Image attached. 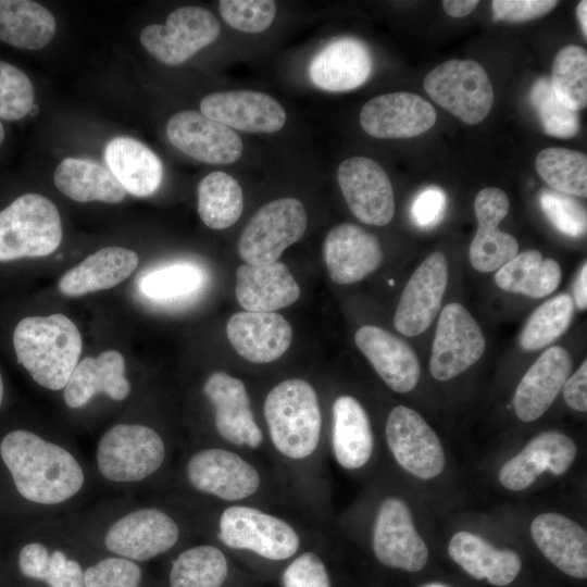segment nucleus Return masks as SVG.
I'll return each mask as SVG.
<instances>
[{
	"mask_svg": "<svg viewBox=\"0 0 587 587\" xmlns=\"http://www.w3.org/2000/svg\"><path fill=\"white\" fill-rule=\"evenodd\" d=\"M423 85L437 104L470 125L487 117L494 103L489 77L473 60L444 62L426 75Z\"/></svg>",
	"mask_w": 587,
	"mask_h": 587,
	"instance_id": "6",
	"label": "nucleus"
},
{
	"mask_svg": "<svg viewBox=\"0 0 587 587\" xmlns=\"http://www.w3.org/2000/svg\"><path fill=\"white\" fill-rule=\"evenodd\" d=\"M337 180L350 211L359 221L384 226L392 220V186L377 162L365 157L347 159L338 166Z\"/></svg>",
	"mask_w": 587,
	"mask_h": 587,
	"instance_id": "12",
	"label": "nucleus"
},
{
	"mask_svg": "<svg viewBox=\"0 0 587 587\" xmlns=\"http://www.w3.org/2000/svg\"><path fill=\"white\" fill-rule=\"evenodd\" d=\"M0 455L18 494L35 503L67 501L85 482L83 469L70 451L29 430L8 433L0 442Z\"/></svg>",
	"mask_w": 587,
	"mask_h": 587,
	"instance_id": "1",
	"label": "nucleus"
},
{
	"mask_svg": "<svg viewBox=\"0 0 587 587\" xmlns=\"http://www.w3.org/2000/svg\"><path fill=\"white\" fill-rule=\"evenodd\" d=\"M2 400H3V382H2V376L0 373V407L2 404Z\"/></svg>",
	"mask_w": 587,
	"mask_h": 587,
	"instance_id": "58",
	"label": "nucleus"
},
{
	"mask_svg": "<svg viewBox=\"0 0 587 587\" xmlns=\"http://www.w3.org/2000/svg\"><path fill=\"white\" fill-rule=\"evenodd\" d=\"M308 216L296 198L273 200L251 217L239 241L238 253L251 265L274 263L292 243L302 238Z\"/></svg>",
	"mask_w": 587,
	"mask_h": 587,
	"instance_id": "7",
	"label": "nucleus"
},
{
	"mask_svg": "<svg viewBox=\"0 0 587 587\" xmlns=\"http://www.w3.org/2000/svg\"><path fill=\"white\" fill-rule=\"evenodd\" d=\"M236 298L250 312H274L296 302L300 287L282 262L241 264L236 270Z\"/></svg>",
	"mask_w": 587,
	"mask_h": 587,
	"instance_id": "29",
	"label": "nucleus"
},
{
	"mask_svg": "<svg viewBox=\"0 0 587 587\" xmlns=\"http://www.w3.org/2000/svg\"><path fill=\"white\" fill-rule=\"evenodd\" d=\"M539 176L553 189L569 196L587 195V155L560 147H549L536 157Z\"/></svg>",
	"mask_w": 587,
	"mask_h": 587,
	"instance_id": "40",
	"label": "nucleus"
},
{
	"mask_svg": "<svg viewBox=\"0 0 587 587\" xmlns=\"http://www.w3.org/2000/svg\"><path fill=\"white\" fill-rule=\"evenodd\" d=\"M166 135L175 148L208 164L234 163L243 149L241 138L234 129L191 110L172 115L166 124Z\"/></svg>",
	"mask_w": 587,
	"mask_h": 587,
	"instance_id": "14",
	"label": "nucleus"
},
{
	"mask_svg": "<svg viewBox=\"0 0 587 587\" xmlns=\"http://www.w3.org/2000/svg\"><path fill=\"white\" fill-rule=\"evenodd\" d=\"M333 451L345 469L363 466L374 447L369 416L360 402L351 396H340L333 404Z\"/></svg>",
	"mask_w": 587,
	"mask_h": 587,
	"instance_id": "34",
	"label": "nucleus"
},
{
	"mask_svg": "<svg viewBox=\"0 0 587 587\" xmlns=\"http://www.w3.org/2000/svg\"><path fill=\"white\" fill-rule=\"evenodd\" d=\"M563 397L566 404L578 412L587 411V362L579 365L577 371L569 376L563 385Z\"/></svg>",
	"mask_w": 587,
	"mask_h": 587,
	"instance_id": "54",
	"label": "nucleus"
},
{
	"mask_svg": "<svg viewBox=\"0 0 587 587\" xmlns=\"http://www.w3.org/2000/svg\"><path fill=\"white\" fill-rule=\"evenodd\" d=\"M198 213L212 229H225L238 221L243 209L242 189L229 174L215 171L197 189Z\"/></svg>",
	"mask_w": 587,
	"mask_h": 587,
	"instance_id": "38",
	"label": "nucleus"
},
{
	"mask_svg": "<svg viewBox=\"0 0 587 587\" xmlns=\"http://www.w3.org/2000/svg\"><path fill=\"white\" fill-rule=\"evenodd\" d=\"M477 4V0H446L442 2L446 13L455 18L466 16Z\"/></svg>",
	"mask_w": 587,
	"mask_h": 587,
	"instance_id": "56",
	"label": "nucleus"
},
{
	"mask_svg": "<svg viewBox=\"0 0 587 587\" xmlns=\"http://www.w3.org/2000/svg\"><path fill=\"white\" fill-rule=\"evenodd\" d=\"M424 587H447V586H445L442 584H429V585H426Z\"/></svg>",
	"mask_w": 587,
	"mask_h": 587,
	"instance_id": "60",
	"label": "nucleus"
},
{
	"mask_svg": "<svg viewBox=\"0 0 587 587\" xmlns=\"http://www.w3.org/2000/svg\"><path fill=\"white\" fill-rule=\"evenodd\" d=\"M386 439L396 461L412 475L430 479L445 466V453L436 433L413 409L397 405L386 422Z\"/></svg>",
	"mask_w": 587,
	"mask_h": 587,
	"instance_id": "11",
	"label": "nucleus"
},
{
	"mask_svg": "<svg viewBox=\"0 0 587 587\" xmlns=\"http://www.w3.org/2000/svg\"><path fill=\"white\" fill-rule=\"evenodd\" d=\"M138 262V254L130 249L102 248L65 272L58 282V289L66 297L110 289L128 278Z\"/></svg>",
	"mask_w": 587,
	"mask_h": 587,
	"instance_id": "31",
	"label": "nucleus"
},
{
	"mask_svg": "<svg viewBox=\"0 0 587 587\" xmlns=\"http://www.w3.org/2000/svg\"><path fill=\"white\" fill-rule=\"evenodd\" d=\"M62 237L60 213L42 195H22L0 211V262L49 255Z\"/></svg>",
	"mask_w": 587,
	"mask_h": 587,
	"instance_id": "4",
	"label": "nucleus"
},
{
	"mask_svg": "<svg viewBox=\"0 0 587 587\" xmlns=\"http://www.w3.org/2000/svg\"><path fill=\"white\" fill-rule=\"evenodd\" d=\"M199 271L187 264L172 265L146 275L141 291L153 299H170L193 291L200 284Z\"/></svg>",
	"mask_w": 587,
	"mask_h": 587,
	"instance_id": "46",
	"label": "nucleus"
},
{
	"mask_svg": "<svg viewBox=\"0 0 587 587\" xmlns=\"http://www.w3.org/2000/svg\"><path fill=\"white\" fill-rule=\"evenodd\" d=\"M16 359L34 380L50 390L63 389L82 353V336L66 315L28 316L13 333Z\"/></svg>",
	"mask_w": 587,
	"mask_h": 587,
	"instance_id": "2",
	"label": "nucleus"
},
{
	"mask_svg": "<svg viewBox=\"0 0 587 587\" xmlns=\"http://www.w3.org/2000/svg\"><path fill=\"white\" fill-rule=\"evenodd\" d=\"M330 279L339 285L357 283L378 268L383 251L378 239L367 230L344 223L330 229L323 246Z\"/></svg>",
	"mask_w": 587,
	"mask_h": 587,
	"instance_id": "22",
	"label": "nucleus"
},
{
	"mask_svg": "<svg viewBox=\"0 0 587 587\" xmlns=\"http://www.w3.org/2000/svg\"><path fill=\"white\" fill-rule=\"evenodd\" d=\"M486 340L480 326L460 303L447 304L440 312L434 337L429 371L447 382L466 371L484 354Z\"/></svg>",
	"mask_w": 587,
	"mask_h": 587,
	"instance_id": "10",
	"label": "nucleus"
},
{
	"mask_svg": "<svg viewBox=\"0 0 587 587\" xmlns=\"http://www.w3.org/2000/svg\"><path fill=\"white\" fill-rule=\"evenodd\" d=\"M218 9L230 27L250 34L267 29L276 15L272 0H221Z\"/></svg>",
	"mask_w": 587,
	"mask_h": 587,
	"instance_id": "47",
	"label": "nucleus"
},
{
	"mask_svg": "<svg viewBox=\"0 0 587 587\" xmlns=\"http://www.w3.org/2000/svg\"><path fill=\"white\" fill-rule=\"evenodd\" d=\"M34 104L35 89L29 77L15 65L0 60V118L22 120Z\"/></svg>",
	"mask_w": 587,
	"mask_h": 587,
	"instance_id": "44",
	"label": "nucleus"
},
{
	"mask_svg": "<svg viewBox=\"0 0 587 587\" xmlns=\"http://www.w3.org/2000/svg\"><path fill=\"white\" fill-rule=\"evenodd\" d=\"M372 542L376 558L387 566L419 572L427 563V546L415 529L410 509L398 498L382 502Z\"/></svg>",
	"mask_w": 587,
	"mask_h": 587,
	"instance_id": "13",
	"label": "nucleus"
},
{
	"mask_svg": "<svg viewBox=\"0 0 587 587\" xmlns=\"http://www.w3.org/2000/svg\"><path fill=\"white\" fill-rule=\"evenodd\" d=\"M125 369V359L116 350L84 358L77 363L64 387L66 405L71 409L83 408L99 392L115 401L125 400L132 389Z\"/></svg>",
	"mask_w": 587,
	"mask_h": 587,
	"instance_id": "30",
	"label": "nucleus"
},
{
	"mask_svg": "<svg viewBox=\"0 0 587 587\" xmlns=\"http://www.w3.org/2000/svg\"><path fill=\"white\" fill-rule=\"evenodd\" d=\"M569 351L552 346L527 370L513 396V408L523 422L539 419L553 403L572 371Z\"/></svg>",
	"mask_w": 587,
	"mask_h": 587,
	"instance_id": "23",
	"label": "nucleus"
},
{
	"mask_svg": "<svg viewBox=\"0 0 587 587\" xmlns=\"http://www.w3.org/2000/svg\"><path fill=\"white\" fill-rule=\"evenodd\" d=\"M55 187L77 202L117 203L126 191L113 174L93 160L66 158L55 168Z\"/></svg>",
	"mask_w": 587,
	"mask_h": 587,
	"instance_id": "35",
	"label": "nucleus"
},
{
	"mask_svg": "<svg viewBox=\"0 0 587 587\" xmlns=\"http://www.w3.org/2000/svg\"><path fill=\"white\" fill-rule=\"evenodd\" d=\"M104 159L125 191L135 197L151 196L162 183L160 158L137 139L126 136L111 139L105 146Z\"/></svg>",
	"mask_w": 587,
	"mask_h": 587,
	"instance_id": "32",
	"label": "nucleus"
},
{
	"mask_svg": "<svg viewBox=\"0 0 587 587\" xmlns=\"http://www.w3.org/2000/svg\"><path fill=\"white\" fill-rule=\"evenodd\" d=\"M436 111L424 98L412 92H391L367 101L360 112L365 133L376 138H410L430 129Z\"/></svg>",
	"mask_w": 587,
	"mask_h": 587,
	"instance_id": "18",
	"label": "nucleus"
},
{
	"mask_svg": "<svg viewBox=\"0 0 587 587\" xmlns=\"http://www.w3.org/2000/svg\"><path fill=\"white\" fill-rule=\"evenodd\" d=\"M203 115L246 133H276L286 122L282 104L271 96L253 90L210 93L200 102Z\"/></svg>",
	"mask_w": 587,
	"mask_h": 587,
	"instance_id": "20",
	"label": "nucleus"
},
{
	"mask_svg": "<svg viewBox=\"0 0 587 587\" xmlns=\"http://www.w3.org/2000/svg\"><path fill=\"white\" fill-rule=\"evenodd\" d=\"M228 573L227 560L213 546H196L183 551L173 562L171 587H221Z\"/></svg>",
	"mask_w": 587,
	"mask_h": 587,
	"instance_id": "39",
	"label": "nucleus"
},
{
	"mask_svg": "<svg viewBox=\"0 0 587 587\" xmlns=\"http://www.w3.org/2000/svg\"><path fill=\"white\" fill-rule=\"evenodd\" d=\"M448 552L469 575L476 579L485 578L494 586L512 583L522 566L515 551L496 549L482 537L466 530L452 536Z\"/></svg>",
	"mask_w": 587,
	"mask_h": 587,
	"instance_id": "33",
	"label": "nucleus"
},
{
	"mask_svg": "<svg viewBox=\"0 0 587 587\" xmlns=\"http://www.w3.org/2000/svg\"><path fill=\"white\" fill-rule=\"evenodd\" d=\"M561 277V267L555 260L544 259L538 250L530 249L517 253L498 268L495 283L508 292L544 298L558 288Z\"/></svg>",
	"mask_w": 587,
	"mask_h": 587,
	"instance_id": "37",
	"label": "nucleus"
},
{
	"mask_svg": "<svg viewBox=\"0 0 587 587\" xmlns=\"http://www.w3.org/2000/svg\"><path fill=\"white\" fill-rule=\"evenodd\" d=\"M574 315L571 295L560 294L544 302L529 316L521 336L520 345L525 351L547 347L569 328Z\"/></svg>",
	"mask_w": 587,
	"mask_h": 587,
	"instance_id": "41",
	"label": "nucleus"
},
{
	"mask_svg": "<svg viewBox=\"0 0 587 587\" xmlns=\"http://www.w3.org/2000/svg\"><path fill=\"white\" fill-rule=\"evenodd\" d=\"M573 301L575 305L584 311L587 308V265L586 262L579 268L573 287Z\"/></svg>",
	"mask_w": 587,
	"mask_h": 587,
	"instance_id": "55",
	"label": "nucleus"
},
{
	"mask_svg": "<svg viewBox=\"0 0 587 587\" xmlns=\"http://www.w3.org/2000/svg\"><path fill=\"white\" fill-rule=\"evenodd\" d=\"M447 207L445 191L438 186L422 189L414 198L410 213L420 228H432L442 220Z\"/></svg>",
	"mask_w": 587,
	"mask_h": 587,
	"instance_id": "50",
	"label": "nucleus"
},
{
	"mask_svg": "<svg viewBox=\"0 0 587 587\" xmlns=\"http://www.w3.org/2000/svg\"><path fill=\"white\" fill-rule=\"evenodd\" d=\"M226 334L233 348L253 363L280 358L292 340L289 322L276 312H238L227 322Z\"/></svg>",
	"mask_w": 587,
	"mask_h": 587,
	"instance_id": "24",
	"label": "nucleus"
},
{
	"mask_svg": "<svg viewBox=\"0 0 587 587\" xmlns=\"http://www.w3.org/2000/svg\"><path fill=\"white\" fill-rule=\"evenodd\" d=\"M530 534L541 553L569 576L587 577V533L573 520L554 512L537 515Z\"/></svg>",
	"mask_w": 587,
	"mask_h": 587,
	"instance_id": "28",
	"label": "nucleus"
},
{
	"mask_svg": "<svg viewBox=\"0 0 587 587\" xmlns=\"http://www.w3.org/2000/svg\"><path fill=\"white\" fill-rule=\"evenodd\" d=\"M558 4L554 0H494L496 20L524 22L547 14Z\"/></svg>",
	"mask_w": 587,
	"mask_h": 587,
	"instance_id": "51",
	"label": "nucleus"
},
{
	"mask_svg": "<svg viewBox=\"0 0 587 587\" xmlns=\"http://www.w3.org/2000/svg\"><path fill=\"white\" fill-rule=\"evenodd\" d=\"M165 446L160 435L141 424H117L101 437L97 465L102 476L115 483L139 482L162 465Z\"/></svg>",
	"mask_w": 587,
	"mask_h": 587,
	"instance_id": "5",
	"label": "nucleus"
},
{
	"mask_svg": "<svg viewBox=\"0 0 587 587\" xmlns=\"http://www.w3.org/2000/svg\"><path fill=\"white\" fill-rule=\"evenodd\" d=\"M373 60L366 45L352 37L332 40L312 59L309 76L312 83L327 91L355 89L371 76Z\"/></svg>",
	"mask_w": 587,
	"mask_h": 587,
	"instance_id": "27",
	"label": "nucleus"
},
{
	"mask_svg": "<svg viewBox=\"0 0 587 587\" xmlns=\"http://www.w3.org/2000/svg\"><path fill=\"white\" fill-rule=\"evenodd\" d=\"M529 99L546 134L558 138H571L578 133L580 120L577 111L566 108L559 101L549 77H539L533 84Z\"/></svg>",
	"mask_w": 587,
	"mask_h": 587,
	"instance_id": "43",
	"label": "nucleus"
},
{
	"mask_svg": "<svg viewBox=\"0 0 587 587\" xmlns=\"http://www.w3.org/2000/svg\"><path fill=\"white\" fill-rule=\"evenodd\" d=\"M221 25L209 10L180 7L171 12L164 25L151 24L140 33L143 48L167 65H178L216 40Z\"/></svg>",
	"mask_w": 587,
	"mask_h": 587,
	"instance_id": "8",
	"label": "nucleus"
},
{
	"mask_svg": "<svg viewBox=\"0 0 587 587\" xmlns=\"http://www.w3.org/2000/svg\"><path fill=\"white\" fill-rule=\"evenodd\" d=\"M4 139V128L2 123L0 122V145L3 142Z\"/></svg>",
	"mask_w": 587,
	"mask_h": 587,
	"instance_id": "59",
	"label": "nucleus"
},
{
	"mask_svg": "<svg viewBox=\"0 0 587 587\" xmlns=\"http://www.w3.org/2000/svg\"><path fill=\"white\" fill-rule=\"evenodd\" d=\"M57 30L52 13L30 0H0V40L20 49L47 46Z\"/></svg>",
	"mask_w": 587,
	"mask_h": 587,
	"instance_id": "36",
	"label": "nucleus"
},
{
	"mask_svg": "<svg viewBox=\"0 0 587 587\" xmlns=\"http://www.w3.org/2000/svg\"><path fill=\"white\" fill-rule=\"evenodd\" d=\"M140 579V567L122 557L105 558L84 572L85 587H138Z\"/></svg>",
	"mask_w": 587,
	"mask_h": 587,
	"instance_id": "48",
	"label": "nucleus"
},
{
	"mask_svg": "<svg viewBox=\"0 0 587 587\" xmlns=\"http://www.w3.org/2000/svg\"><path fill=\"white\" fill-rule=\"evenodd\" d=\"M43 582L49 587H85L84 572L79 563L59 550L50 554Z\"/></svg>",
	"mask_w": 587,
	"mask_h": 587,
	"instance_id": "52",
	"label": "nucleus"
},
{
	"mask_svg": "<svg viewBox=\"0 0 587 587\" xmlns=\"http://www.w3.org/2000/svg\"><path fill=\"white\" fill-rule=\"evenodd\" d=\"M538 201L547 218L560 233L570 237L586 234V210L572 196L545 188L539 192Z\"/></svg>",
	"mask_w": 587,
	"mask_h": 587,
	"instance_id": "45",
	"label": "nucleus"
},
{
	"mask_svg": "<svg viewBox=\"0 0 587 587\" xmlns=\"http://www.w3.org/2000/svg\"><path fill=\"white\" fill-rule=\"evenodd\" d=\"M264 415L273 445L290 459H303L316 449L321 411L314 388L304 379L276 385L264 401Z\"/></svg>",
	"mask_w": 587,
	"mask_h": 587,
	"instance_id": "3",
	"label": "nucleus"
},
{
	"mask_svg": "<svg viewBox=\"0 0 587 587\" xmlns=\"http://www.w3.org/2000/svg\"><path fill=\"white\" fill-rule=\"evenodd\" d=\"M575 442L565 434L550 430L535 436L500 469V484L513 491L528 488L545 471L565 473L576 455Z\"/></svg>",
	"mask_w": 587,
	"mask_h": 587,
	"instance_id": "21",
	"label": "nucleus"
},
{
	"mask_svg": "<svg viewBox=\"0 0 587 587\" xmlns=\"http://www.w3.org/2000/svg\"><path fill=\"white\" fill-rule=\"evenodd\" d=\"M203 391L215 410V426L220 435L232 444L257 448L263 435L250 409L243 383L223 372L211 374Z\"/></svg>",
	"mask_w": 587,
	"mask_h": 587,
	"instance_id": "25",
	"label": "nucleus"
},
{
	"mask_svg": "<svg viewBox=\"0 0 587 587\" xmlns=\"http://www.w3.org/2000/svg\"><path fill=\"white\" fill-rule=\"evenodd\" d=\"M50 554L47 547L40 542L25 545L18 554V570L30 579L43 580Z\"/></svg>",
	"mask_w": 587,
	"mask_h": 587,
	"instance_id": "53",
	"label": "nucleus"
},
{
	"mask_svg": "<svg viewBox=\"0 0 587 587\" xmlns=\"http://www.w3.org/2000/svg\"><path fill=\"white\" fill-rule=\"evenodd\" d=\"M509 209V198L499 188L487 187L477 193L474 201L477 229L469 249L470 262L476 271H497L519 253L517 240L499 229Z\"/></svg>",
	"mask_w": 587,
	"mask_h": 587,
	"instance_id": "17",
	"label": "nucleus"
},
{
	"mask_svg": "<svg viewBox=\"0 0 587 587\" xmlns=\"http://www.w3.org/2000/svg\"><path fill=\"white\" fill-rule=\"evenodd\" d=\"M448 282V264L442 252L430 253L413 272L400 297L395 328L413 337L422 334L437 315Z\"/></svg>",
	"mask_w": 587,
	"mask_h": 587,
	"instance_id": "16",
	"label": "nucleus"
},
{
	"mask_svg": "<svg viewBox=\"0 0 587 587\" xmlns=\"http://www.w3.org/2000/svg\"><path fill=\"white\" fill-rule=\"evenodd\" d=\"M576 15L578 17L584 36H587V1H580L576 9Z\"/></svg>",
	"mask_w": 587,
	"mask_h": 587,
	"instance_id": "57",
	"label": "nucleus"
},
{
	"mask_svg": "<svg viewBox=\"0 0 587 587\" xmlns=\"http://www.w3.org/2000/svg\"><path fill=\"white\" fill-rule=\"evenodd\" d=\"M175 521L161 510L132 511L108 529L104 544L113 553L135 561H147L170 550L177 541Z\"/></svg>",
	"mask_w": 587,
	"mask_h": 587,
	"instance_id": "15",
	"label": "nucleus"
},
{
	"mask_svg": "<svg viewBox=\"0 0 587 587\" xmlns=\"http://www.w3.org/2000/svg\"><path fill=\"white\" fill-rule=\"evenodd\" d=\"M354 341L394 391L403 394L416 386L420 378L419 359L405 341L374 325L360 327L354 335Z\"/></svg>",
	"mask_w": 587,
	"mask_h": 587,
	"instance_id": "26",
	"label": "nucleus"
},
{
	"mask_svg": "<svg viewBox=\"0 0 587 587\" xmlns=\"http://www.w3.org/2000/svg\"><path fill=\"white\" fill-rule=\"evenodd\" d=\"M559 101L578 111L587 104V53L579 46L562 48L555 55L550 78Z\"/></svg>",
	"mask_w": 587,
	"mask_h": 587,
	"instance_id": "42",
	"label": "nucleus"
},
{
	"mask_svg": "<svg viewBox=\"0 0 587 587\" xmlns=\"http://www.w3.org/2000/svg\"><path fill=\"white\" fill-rule=\"evenodd\" d=\"M187 476L197 490L228 501L245 499L260 486V475L250 463L216 448L195 453L187 463Z\"/></svg>",
	"mask_w": 587,
	"mask_h": 587,
	"instance_id": "19",
	"label": "nucleus"
},
{
	"mask_svg": "<svg viewBox=\"0 0 587 587\" xmlns=\"http://www.w3.org/2000/svg\"><path fill=\"white\" fill-rule=\"evenodd\" d=\"M218 538L229 548L251 550L270 560L288 559L300 545L298 534L285 521L242 505L223 511Z\"/></svg>",
	"mask_w": 587,
	"mask_h": 587,
	"instance_id": "9",
	"label": "nucleus"
},
{
	"mask_svg": "<svg viewBox=\"0 0 587 587\" xmlns=\"http://www.w3.org/2000/svg\"><path fill=\"white\" fill-rule=\"evenodd\" d=\"M284 587H330L325 564L314 552L296 558L283 574Z\"/></svg>",
	"mask_w": 587,
	"mask_h": 587,
	"instance_id": "49",
	"label": "nucleus"
}]
</instances>
